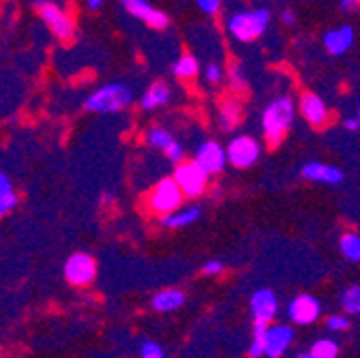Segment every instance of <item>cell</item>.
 <instances>
[{
    "mask_svg": "<svg viewBox=\"0 0 360 358\" xmlns=\"http://www.w3.org/2000/svg\"><path fill=\"white\" fill-rule=\"evenodd\" d=\"M225 82H228L230 91L234 95H245L247 93V75L243 71V67L238 63H232L228 67V71H225Z\"/></svg>",
    "mask_w": 360,
    "mask_h": 358,
    "instance_id": "cell-24",
    "label": "cell"
},
{
    "mask_svg": "<svg viewBox=\"0 0 360 358\" xmlns=\"http://www.w3.org/2000/svg\"><path fill=\"white\" fill-rule=\"evenodd\" d=\"M298 112L300 116L311 124V127H326L328 118H330V110L326 106V101L313 91H304L298 97Z\"/></svg>",
    "mask_w": 360,
    "mask_h": 358,
    "instance_id": "cell-10",
    "label": "cell"
},
{
    "mask_svg": "<svg viewBox=\"0 0 360 358\" xmlns=\"http://www.w3.org/2000/svg\"><path fill=\"white\" fill-rule=\"evenodd\" d=\"M20 202V196L15 191V185L9 178V174L0 172V219L7 217Z\"/></svg>",
    "mask_w": 360,
    "mask_h": 358,
    "instance_id": "cell-20",
    "label": "cell"
},
{
    "mask_svg": "<svg viewBox=\"0 0 360 358\" xmlns=\"http://www.w3.org/2000/svg\"><path fill=\"white\" fill-rule=\"evenodd\" d=\"M296 110L298 106L288 95H281L266 106V110L262 112V133L270 146H279L285 140L288 131L294 124Z\"/></svg>",
    "mask_w": 360,
    "mask_h": 358,
    "instance_id": "cell-1",
    "label": "cell"
},
{
    "mask_svg": "<svg viewBox=\"0 0 360 358\" xmlns=\"http://www.w3.org/2000/svg\"><path fill=\"white\" fill-rule=\"evenodd\" d=\"M34 11L56 39L71 41L75 37V20L54 0H34Z\"/></svg>",
    "mask_w": 360,
    "mask_h": 358,
    "instance_id": "cell-4",
    "label": "cell"
},
{
    "mask_svg": "<svg viewBox=\"0 0 360 358\" xmlns=\"http://www.w3.org/2000/svg\"><path fill=\"white\" fill-rule=\"evenodd\" d=\"M169 101H172V88L165 82H153L140 99V108L144 112H155L165 108Z\"/></svg>",
    "mask_w": 360,
    "mask_h": 358,
    "instance_id": "cell-18",
    "label": "cell"
},
{
    "mask_svg": "<svg viewBox=\"0 0 360 358\" xmlns=\"http://www.w3.org/2000/svg\"><path fill=\"white\" fill-rule=\"evenodd\" d=\"M97 277V262L93 255L88 253H73L67 264H65V279L71 286L84 288L88 283H93Z\"/></svg>",
    "mask_w": 360,
    "mask_h": 358,
    "instance_id": "cell-8",
    "label": "cell"
},
{
    "mask_svg": "<svg viewBox=\"0 0 360 358\" xmlns=\"http://www.w3.org/2000/svg\"><path fill=\"white\" fill-rule=\"evenodd\" d=\"M228 151V163L236 170H247L257 163L262 155V146L255 138L251 136H236L230 140V144L225 146Z\"/></svg>",
    "mask_w": 360,
    "mask_h": 358,
    "instance_id": "cell-7",
    "label": "cell"
},
{
    "mask_svg": "<svg viewBox=\"0 0 360 358\" xmlns=\"http://www.w3.org/2000/svg\"><path fill=\"white\" fill-rule=\"evenodd\" d=\"M300 176L304 181L313 183H324V185H341L345 181V174L341 167L322 163V161H309L300 167Z\"/></svg>",
    "mask_w": 360,
    "mask_h": 358,
    "instance_id": "cell-13",
    "label": "cell"
},
{
    "mask_svg": "<svg viewBox=\"0 0 360 358\" xmlns=\"http://www.w3.org/2000/svg\"><path fill=\"white\" fill-rule=\"evenodd\" d=\"M217 120L221 131L232 133L243 122V103L238 99H223L217 110Z\"/></svg>",
    "mask_w": 360,
    "mask_h": 358,
    "instance_id": "cell-19",
    "label": "cell"
},
{
    "mask_svg": "<svg viewBox=\"0 0 360 358\" xmlns=\"http://www.w3.org/2000/svg\"><path fill=\"white\" fill-rule=\"evenodd\" d=\"M339 5H341L343 11H354V9H358L360 0H339Z\"/></svg>",
    "mask_w": 360,
    "mask_h": 358,
    "instance_id": "cell-36",
    "label": "cell"
},
{
    "mask_svg": "<svg viewBox=\"0 0 360 358\" xmlns=\"http://www.w3.org/2000/svg\"><path fill=\"white\" fill-rule=\"evenodd\" d=\"M105 3H108V0H86V7H88L90 11H99Z\"/></svg>",
    "mask_w": 360,
    "mask_h": 358,
    "instance_id": "cell-38",
    "label": "cell"
},
{
    "mask_svg": "<svg viewBox=\"0 0 360 358\" xmlns=\"http://www.w3.org/2000/svg\"><path fill=\"white\" fill-rule=\"evenodd\" d=\"M204 79L208 82V84H221V79H225V71L219 67V65H214V63H210L206 69H204Z\"/></svg>",
    "mask_w": 360,
    "mask_h": 358,
    "instance_id": "cell-28",
    "label": "cell"
},
{
    "mask_svg": "<svg viewBox=\"0 0 360 358\" xmlns=\"http://www.w3.org/2000/svg\"><path fill=\"white\" fill-rule=\"evenodd\" d=\"M202 217V208L198 204H189V206H180L167 215H161V226L169 228V230H180L193 226V223Z\"/></svg>",
    "mask_w": 360,
    "mask_h": 358,
    "instance_id": "cell-17",
    "label": "cell"
},
{
    "mask_svg": "<svg viewBox=\"0 0 360 358\" xmlns=\"http://www.w3.org/2000/svg\"><path fill=\"white\" fill-rule=\"evenodd\" d=\"M172 176L187 200H195V198L204 196L208 189V181H210V174L195 159H185V161L176 163Z\"/></svg>",
    "mask_w": 360,
    "mask_h": 358,
    "instance_id": "cell-5",
    "label": "cell"
},
{
    "mask_svg": "<svg viewBox=\"0 0 360 358\" xmlns=\"http://www.w3.org/2000/svg\"><path fill=\"white\" fill-rule=\"evenodd\" d=\"M341 307L347 313H360V286H352L341 294Z\"/></svg>",
    "mask_w": 360,
    "mask_h": 358,
    "instance_id": "cell-27",
    "label": "cell"
},
{
    "mask_svg": "<svg viewBox=\"0 0 360 358\" xmlns=\"http://www.w3.org/2000/svg\"><path fill=\"white\" fill-rule=\"evenodd\" d=\"M343 127H345L347 131H358V129H360L358 116H356V118H345V120H343Z\"/></svg>",
    "mask_w": 360,
    "mask_h": 358,
    "instance_id": "cell-37",
    "label": "cell"
},
{
    "mask_svg": "<svg viewBox=\"0 0 360 358\" xmlns=\"http://www.w3.org/2000/svg\"><path fill=\"white\" fill-rule=\"evenodd\" d=\"M326 326L330 331H345V328H349V320L345 316H330L326 320Z\"/></svg>",
    "mask_w": 360,
    "mask_h": 358,
    "instance_id": "cell-32",
    "label": "cell"
},
{
    "mask_svg": "<svg viewBox=\"0 0 360 358\" xmlns=\"http://www.w3.org/2000/svg\"><path fill=\"white\" fill-rule=\"evenodd\" d=\"M142 358H165V356H163V350H161L159 343L144 341V345H142Z\"/></svg>",
    "mask_w": 360,
    "mask_h": 358,
    "instance_id": "cell-31",
    "label": "cell"
},
{
    "mask_svg": "<svg viewBox=\"0 0 360 358\" xmlns=\"http://www.w3.org/2000/svg\"><path fill=\"white\" fill-rule=\"evenodd\" d=\"M185 305V294L176 290V288H167V290H161L153 296V309L155 311H161V313H167V311H176L178 307Z\"/></svg>",
    "mask_w": 360,
    "mask_h": 358,
    "instance_id": "cell-21",
    "label": "cell"
},
{
    "mask_svg": "<svg viewBox=\"0 0 360 358\" xmlns=\"http://www.w3.org/2000/svg\"><path fill=\"white\" fill-rule=\"evenodd\" d=\"M339 249L349 262H360V234L356 232H345L339 238Z\"/></svg>",
    "mask_w": 360,
    "mask_h": 358,
    "instance_id": "cell-25",
    "label": "cell"
},
{
    "mask_svg": "<svg viewBox=\"0 0 360 358\" xmlns=\"http://www.w3.org/2000/svg\"><path fill=\"white\" fill-rule=\"evenodd\" d=\"M210 176L221 174L228 165V151H225L217 140H206L204 144H200V148L195 151L193 157Z\"/></svg>",
    "mask_w": 360,
    "mask_h": 358,
    "instance_id": "cell-12",
    "label": "cell"
},
{
    "mask_svg": "<svg viewBox=\"0 0 360 358\" xmlns=\"http://www.w3.org/2000/svg\"><path fill=\"white\" fill-rule=\"evenodd\" d=\"M165 159H169V163H180V161H185V148H183V144H180V142H174L165 153Z\"/></svg>",
    "mask_w": 360,
    "mask_h": 358,
    "instance_id": "cell-30",
    "label": "cell"
},
{
    "mask_svg": "<svg viewBox=\"0 0 360 358\" xmlns=\"http://www.w3.org/2000/svg\"><path fill=\"white\" fill-rule=\"evenodd\" d=\"M118 3L131 18L140 20L153 30H165L169 26V18L161 9L153 7L148 0H118Z\"/></svg>",
    "mask_w": 360,
    "mask_h": 358,
    "instance_id": "cell-9",
    "label": "cell"
},
{
    "mask_svg": "<svg viewBox=\"0 0 360 358\" xmlns=\"http://www.w3.org/2000/svg\"><path fill=\"white\" fill-rule=\"evenodd\" d=\"M279 18H281V22H283L285 26H294V24H296V13H294L292 9H283Z\"/></svg>",
    "mask_w": 360,
    "mask_h": 358,
    "instance_id": "cell-35",
    "label": "cell"
},
{
    "mask_svg": "<svg viewBox=\"0 0 360 358\" xmlns=\"http://www.w3.org/2000/svg\"><path fill=\"white\" fill-rule=\"evenodd\" d=\"M296 358H313V356H311V352H309V354H300V356H296Z\"/></svg>",
    "mask_w": 360,
    "mask_h": 358,
    "instance_id": "cell-39",
    "label": "cell"
},
{
    "mask_svg": "<svg viewBox=\"0 0 360 358\" xmlns=\"http://www.w3.org/2000/svg\"><path fill=\"white\" fill-rule=\"evenodd\" d=\"M354 28L343 24L339 28H333L324 34V50L330 56H343L354 46Z\"/></svg>",
    "mask_w": 360,
    "mask_h": 358,
    "instance_id": "cell-16",
    "label": "cell"
},
{
    "mask_svg": "<svg viewBox=\"0 0 360 358\" xmlns=\"http://www.w3.org/2000/svg\"><path fill=\"white\" fill-rule=\"evenodd\" d=\"M277 309H279V302H277V294L273 290H257L253 296H251V313H253V320L255 322H264V324H270L273 318L277 316Z\"/></svg>",
    "mask_w": 360,
    "mask_h": 358,
    "instance_id": "cell-15",
    "label": "cell"
},
{
    "mask_svg": "<svg viewBox=\"0 0 360 358\" xmlns=\"http://www.w3.org/2000/svg\"><path fill=\"white\" fill-rule=\"evenodd\" d=\"M337 354H339V345L333 339H320L311 347L313 358H337Z\"/></svg>",
    "mask_w": 360,
    "mask_h": 358,
    "instance_id": "cell-26",
    "label": "cell"
},
{
    "mask_svg": "<svg viewBox=\"0 0 360 358\" xmlns=\"http://www.w3.org/2000/svg\"><path fill=\"white\" fill-rule=\"evenodd\" d=\"M268 24H270V13L264 7L253 9V11H238L230 15L228 32L240 43H251L266 32Z\"/></svg>",
    "mask_w": 360,
    "mask_h": 358,
    "instance_id": "cell-3",
    "label": "cell"
},
{
    "mask_svg": "<svg viewBox=\"0 0 360 358\" xmlns=\"http://www.w3.org/2000/svg\"><path fill=\"white\" fill-rule=\"evenodd\" d=\"M172 73L180 79V82H191L198 77L200 73V60L193 54H183L178 56L172 65Z\"/></svg>",
    "mask_w": 360,
    "mask_h": 358,
    "instance_id": "cell-22",
    "label": "cell"
},
{
    "mask_svg": "<svg viewBox=\"0 0 360 358\" xmlns=\"http://www.w3.org/2000/svg\"><path fill=\"white\" fill-rule=\"evenodd\" d=\"M144 142L150 146V148H155V151H161V153H165L176 140H174V136L172 133L165 129V127H159V124H155V127H150L148 131H146V136H144Z\"/></svg>",
    "mask_w": 360,
    "mask_h": 358,
    "instance_id": "cell-23",
    "label": "cell"
},
{
    "mask_svg": "<svg viewBox=\"0 0 360 358\" xmlns=\"http://www.w3.org/2000/svg\"><path fill=\"white\" fill-rule=\"evenodd\" d=\"M358 120H360V106H358Z\"/></svg>",
    "mask_w": 360,
    "mask_h": 358,
    "instance_id": "cell-40",
    "label": "cell"
},
{
    "mask_svg": "<svg viewBox=\"0 0 360 358\" xmlns=\"http://www.w3.org/2000/svg\"><path fill=\"white\" fill-rule=\"evenodd\" d=\"M294 339V333L290 326L285 324H273L266 328V335H264V356L268 358H281L288 350V345L292 343Z\"/></svg>",
    "mask_w": 360,
    "mask_h": 358,
    "instance_id": "cell-14",
    "label": "cell"
},
{
    "mask_svg": "<svg viewBox=\"0 0 360 358\" xmlns=\"http://www.w3.org/2000/svg\"><path fill=\"white\" fill-rule=\"evenodd\" d=\"M320 313H322V305H320L318 298L311 296V294H298L296 298L290 300V307H288L290 320L300 324V326L313 324L315 320L320 318Z\"/></svg>",
    "mask_w": 360,
    "mask_h": 358,
    "instance_id": "cell-11",
    "label": "cell"
},
{
    "mask_svg": "<svg viewBox=\"0 0 360 358\" xmlns=\"http://www.w3.org/2000/svg\"><path fill=\"white\" fill-rule=\"evenodd\" d=\"M185 202V193L180 191L174 176H165L153 185V189L146 196V208L153 215H167L176 208H180Z\"/></svg>",
    "mask_w": 360,
    "mask_h": 358,
    "instance_id": "cell-6",
    "label": "cell"
},
{
    "mask_svg": "<svg viewBox=\"0 0 360 358\" xmlns=\"http://www.w3.org/2000/svg\"><path fill=\"white\" fill-rule=\"evenodd\" d=\"M131 103H133L131 88L122 82H110L86 97L84 110L93 114H118L127 110Z\"/></svg>",
    "mask_w": 360,
    "mask_h": 358,
    "instance_id": "cell-2",
    "label": "cell"
},
{
    "mask_svg": "<svg viewBox=\"0 0 360 358\" xmlns=\"http://www.w3.org/2000/svg\"><path fill=\"white\" fill-rule=\"evenodd\" d=\"M195 3H198V9L210 18H214L221 11V0H195Z\"/></svg>",
    "mask_w": 360,
    "mask_h": 358,
    "instance_id": "cell-29",
    "label": "cell"
},
{
    "mask_svg": "<svg viewBox=\"0 0 360 358\" xmlns=\"http://www.w3.org/2000/svg\"><path fill=\"white\" fill-rule=\"evenodd\" d=\"M249 356H251V358H259V356H264V341L253 339V345L249 347Z\"/></svg>",
    "mask_w": 360,
    "mask_h": 358,
    "instance_id": "cell-34",
    "label": "cell"
},
{
    "mask_svg": "<svg viewBox=\"0 0 360 358\" xmlns=\"http://www.w3.org/2000/svg\"><path fill=\"white\" fill-rule=\"evenodd\" d=\"M202 271H204L206 275L214 277V275H221V273L225 271V266H223V262H221V260H208V262L204 264Z\"/></svg>",
    "mask_w": 360,
    "mask_h": 358,
    "instance_id": "cell-33",
    "label": "cell"
}]
</instances>
